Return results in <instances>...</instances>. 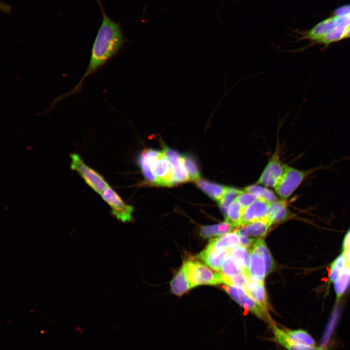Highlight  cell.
Listing matches in <instances>:
<instances>
[{"label":"cell","instance_id":"cell-1","mask_svg":"<svg viewBox=\"0 0 350 350\" xmlns=\"http://www.w3.org/2000/svg\"><path fill=\"white\" fill-rule=\"evenodd\" d=\"M96 0L102 12L103 19L93 44L89 65L78 84L68 93L58 97L60 101L78 93L87 77L96 72L114 56L124 42L120 24L110 19L107 16L100 0Z\"/></svg>","mask_w":350,"mask_h":350},{"label":"cell","instance_id":"cell-2","mask_svg":"<svg viewBox=\"0 0 350 350\" xmlns=\"http://www.w3.org/2000/svg\"><path fill=\"white\" fill-rule=\"evenodd\" d=\"M224 284L223 276L214 272L195 256L184 258L170 282L171 293L178 297L203 285Z\"/></svg>","mask_w":350,"mask_h":350},{"label":"cell","instance_id":"cell-3","mask_svg":"<svg viewBox=\"0 0 350 350\" xmlns=\"http://www.w3.org/2000/svg\"><path fill=\"white\" fill-rule=\"evenodd\" d=\"M248 273L254 280L264 281V279L275 266L272 256L263 239H258L249 249Z\"/></svg>","mask_w":350,"mask_h":350},{"label":"cell","instance_id":"cell-4","mask_svg":"<svg viewBox=\"0 0 350 350\" xmlns=\"http://www.w3.org/2000/svg\"><path fill=\"white\" fill-rule=\"evenodd\" d=\"M70 168L77 172L85 182L95 192L100 194L109 186L104 178L96 171L85 163L77 153H72Z\"/></svg>","mask_w":350,"mask_h":350},{"label":"cell","instance_id":"cell-5","mask_svg":"<svg viewBox=\"0 0 350 350\" xmlns=\"http://www.w3.org/2000/svg\"><path fill=\"white\" fill-rule=\"evenodd\" d=\"M225 291L239 305L271 326L274 323L267 309L259 304L244 290L228 285L223 286Z\"/></svg>","mask_w":350,"mask_h":350},{"label":"cell","instance_id":"cell-6","mask_svg":"<svg viewBox=\"0 0 350 350\" xmlns=\"http://www.w3.org/2000/svg\"><path fill=\"white\" fill-rule=\"evenodd\" d=\"M310 172V171L299 170L285 165L283 174L275 187L276 192L281 198H287Z\"/></svg>","mask_w":350,"mask_h":350},{"label":"cell","instance_id":"cell-7","mask_svg":"<svg viewBox=\"0 0 350 350\" xmlns=\"http://www.w3.org/2000/svg\"><path fill=\"white\" fill-rule=\"evenodd\" d=\"M100 195L110 207L111 213L118 220L123 223H129L133 221L134 208L125 204L111 187L108 186Z\"/></svg>","mask_w":350,"mask_h":350},{"label":"cell","instance_id":"cell-8","mask_svg":"<svg viewBox=\"0 0 350 350\" xmlns=\"http://www.w3.org/2000/svg\"><path fill=\"white\" fill-rule=\"evenodd\" d=\"M153 173L156 178L157 185L171 187L176 181L169 162L163 151H159L153 162Z\"/></svg>","mask_w":350,"mask_h":350},{"label":"cell","instance_id":"cell-9","mask_svg":"<svg viewBox=\"0 0 350 350\" xmlns=\"http://www.w3.org/2000/svg\"><path fill=\"white\" fill-rule=\"evenodd\" d=\"M284 166L278 156L274 155L262 173L257 184L275 187L283 174Z\"/></svg>","mask_w":350,"mask_h":350},{"label":"cell","instance_id":"cell-10","mask_svg":"<svg viewBox=\"0 0 350 350\" xmlns=\"http://www.w3.org/2000/svg\"><path fill=\"white\" fill-rule=\"evenodd\" d=\"M271 203L258 198L244 210L239 227L266 218Z\"/></svg>","mask_w":350,"mask_h":350},{"label":"cell","instance_id":"cell-11","mask_svg":"<svg viewBox=\"0 0 350 350\" xmlns=\"http://www.w3.org/2000/svg\"><path fill=\"white\" fill-rule=\"evenodd\" d=\"M230 249L216 250L207 245L195 257L212 269L220 272L221 265L228 256Z\"/></svg>","mask_w":350,"mask_h":350},{"label":"cell","instance_id":"cell-12","mask_svg":"<svg viewBox=\"0 0 350 350\" xmlns=\"http://www.w3.org/2000/svg\"><path fill=\"white\" fill-rule=\"evenodd\" d=\"M162 151L167 158L174 174L176 183L190 181L183 164L181 155L176 150L164 146Z\"/></svg>","mask_w":350,"mask_h":350},{"label":"cell","instance_id":"cell-13","mask_svg":"<svg viewBox=\"0 0 350 350\" xmlns=\"http://www.w3.org/2000/svg\"><path fill=\"white\" fill-rule=\"evenodd\" d=\"M158 152L156 149L146 148L141 153L138 159L139 164L145 179L148 183L155 185H157V181L153 172L152 166Z\"/></svg>","mask_w":350,"mask_h":350},{"label":"cell","instance_id":"cell-14","mask_svg":"<svg viewBox=\"0 0 350 350\" xmlns=\"http://www.w3.org/2000/svg\"><path fill=\"white\" fill-rule=\"evenodd\" d=\"M291 216L287 202L284 199L277 200L271 203L266 219L272 225L283 222Z\"/></svg>","mask_w":350,"mask_h":350},{"label":"cell","instance_id":"cell-15","mask_svg":"<svg viewBox=\"0 0 350 350\" xmlns=\"http://www.w3.org/2000/svg\"><path fill=\"white\" fill-rule=\"evenodd\" d=\"M271 327L276 342L288 350H323L316 346H308L294 342L286 334L283 329L279 327L275 323Z\"/></svg>","mask_w":350,"mask_h":350},{"label":"cell","instance_id":"cell-16","mask_svg":"<svg viewBox=\"0 0 350 350\" xmlns=\"http://www.w3.org/2000/svg\"><path fill=\"white\" fill-rule=\"evenodd\" d=\"M244 291L259 304L266 309H268L269 303L264 281H256L251 278Z\"/></svg>","mask_w":350,"mask_h":350},{"label":"cell","instance_id":"cell-17","mask_svg":"<svg viewBox=\"0 0 350 350\" xmlns=\"http://www.w3.org/2000/svg\"><path fill=\"white\" fill-rule=\"evenodd\" d=\"M271 225L265 218L243 226L235 232L242 237H262L266 234Z\"/></svg>","mask_w":350,"mask_h":350},{"label":"cell","instance_id":"cell-18","mask_svg":"<svg viewBox=\"0 0 350 350\" xmlns=\"http://www.w3.org/2000/svg\"><path fill=\"white\" fill-rule=\"evenodd\" d=\"M235 228L233 225L225 221L217 224L200 227L199 234L201 238L206 239L226 234Z\"/></svg>","mask_w":350,"mask_h":350},{"label":"cell","instance_id":"cell-19","mask_svg":"<svg viewBox=\"0 0 350 350\" xmlns=\"http://www.w3.org/2000/svg\"><path fill=\"white\" fill-rule=\"evenodd\" d=\"M240 236L236 232L228 233L209 241L207 246L216 250H225L239 245Z\"/></svg>","mask_w":350,"mask_h":350},{"label":"cell","instance_id":"cell-20","mask_svg":"<svg viewBox=\"0 0 350 350\" xmlns=\"http://www.w3.org/2000/svg\"><path fill=\"white\" fill-rule=\"evenodd\" d=\"M198 187L207 194L210 198L218 202L226 192L228 187L204 179H199L196 181Z\"/></svg>","mask_w":350,"mask_h":350},{"label":"cell","instance_id":"cell-21","mask_svg":"<svg viewBox=\"0 0 350 350\" xmlns=\"http://www.w3.org/2000/svg\"><path fill=\"white\" fill-rule=\"evenodd\" d=\"M249 254L248 248L238 245L230 248L228 254L237 263L241 270L248 275Z\"/></svg>","mask_w":350,"mask_h":350},{"label":"cell","instance_id":"cell-22","mask_svg":"<svg viewBox=\"0 0 350 350\" xmlns=\"http://www.w3.org/2000/svg\"><path fill=\"white\" fill-rule=\"evenodd\" d=\"M350 287V265H346L341 274L334 281V288L337 299H339Z\"/></svg>","mask_w":350,"mask_h":350},{"label":"cell","instance_id":"cell-23","mask_svg":"<svg viewBox=\"0 0 350 350\" xmlns=\"http://www.w3.org/2000/svg\"><path fill=\"white\" fill-rule=\"evenodd\" d=\"M244 209L239 202L235 199L228 206L225 221L233 225L236 228L239 227Z\"/></svg>","mask_w":350,"mask_h":350},{"label":"cell","instance_id":"cell-24","mask_svg":"<svg viewBox=\"0 0 350 350\" xmlns=\"http://www.w3.org/2000/svg\"><path fill=\"white\" fill-rule=\"evenodd\" d=\"M283 329L288 337L294 342L308 346H315L314 339L306 331L302 330H291Z\"/></svg>","mask_w":350,"mask_h":350},{"label":"cell","instance_id":"cell-25","mask_svg":"<svg viewBox=\"0 0 350 350\" xmlns=\"http://www.w3.org/2000/svg\"><path fill=\"white\" fill-rule=\"evenodd\" d=\"M182 159L190 180L196 181L200 179V174L197 164L190 155H181Z\"/></svg>","mask_w":350,"mask_h":350},{"label":"cell","instance_id":"cell-26","mask_svg":"<svg viewBox=\"0 0 350 350\" xmlns=\"http://www.w3.org/2000/svg\"><path fill=\"white\" fill-rule=\"evenodd\" d=\"M245 192L256 194L259 198L263 199L270 203L277 200V197L270 190L266 188L253 185L245 188Z\"/></svg>","mask_w":350,"mask_h":350},{"label":"cell","instance_id":"cell-27","mask_svg":"<svg viewBox=\"0 0 350 350\" xmlns=\"http://www.w3.org/2000/svg\"><path fill=\"white\" fill-rule=\"evenodd\" d=\"M243 192L244 191L228 187L226 192L218 202L219 207L224 216L226 215L227 210L229 204Z\"/></svg>","mask_w":350,"mask_h":350},{"label":"cell","instance_id":"cell-28","mask_svg":"<svg viewBox=\"0 0 350 350\" xmlns=\"http://www.w3.org/2000/svg\"><path fill=\"white\" fill-rule=\"evenodd\" d=\"M346 265V261L343 253L338 256L331 264L329 281L334 282L338 278Z\"/></svg>","mask_w":350,"mask_h":350},{"label":"cell","instance_id":"cell-29","mask_svg":"<svg viewBox=\"0 0 350 350\" xmlns=\"http://www.w3.org/2000/svg\"><path fill=\"white\" fill-rule=\"evenodd\" d=\"M241 271L237 263L229 256L223 262L220 271L227 277H233Z\"/></svg>","mask_w":350,"mask_h":350},{"label":"cell","instance_id":"cell-30","mask_svg":"<svg viewBox=\"0 0 350 350\" xmlns=\"http://www.w3.org/2000/svg\"><path fill=\"white\" fill-rule=\"evenodd\" d=\"M259 197L255 194L245 192L240 193L236 198L245 209L251 205Z\"/></svg>","mask_w":350,"mask_h":350},{"label":"cell","instance_id":"cell-31","mask_svg":"<svg viewBox=\"0 0 350 350\" xmlns=\"http://www.w3.org/2000/svg\"><path fill=\"white\" fill-rule=\"evenodd\" d=\"M256 239L248 237L240 236L239 245L245 248H251Z\"/></svg>","mask_w":350,"mask_h":350},{"label":"cell","instance_id":"cell-32","mask_svg":"<svg viewBox=\"0 0 350 350\" xmlns=\"http://www.w3.org/2000/svg\"><path fill=\"white\" fill-rule=\"evenodd\" d=\"M350 245V228L347 232L342 243V252Z\"/></svg>","mask_w":350,"mask_h":350},{"label":"cell","instance_id":"cell-33","mask_svg":"<svg viewBox=\"0 0 350 350\" xmlns=\"http://www.w3.org/2000/svg\"><path fill=\"white\" fill-rule=\"evenodd\" d=\"M350 12V5H345L336 10L334 15H341Z\"/></svg>","mask_w":350,"mask_h":350},{"label":"cell","instance_id":"cell-34","mask_svg":"<svg viewBox=\"0 0 350 350\" xmlns=\"http://www.w3.org/2000/svg\"><path fill=\"white\" fill-rule=\"evenodd\" d=\"M342 253L344 256L346 262L350 265V245Z\"/></svg>","mask_w":350,"mask_h":350},{"label":"cell","instance_id":"cell-35","mask_svg":"<svg viewBox=\"0 0 350 350\" xmlns=\"http://www.w3.org/2000/svg\"><path fill=\"white\" fill-rule=\"evenodd\" d=\"M349 37H350V32L349 34Z\"/></svg>","mask_w":350,"mask_h":350}]
</instances>
